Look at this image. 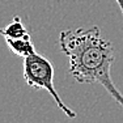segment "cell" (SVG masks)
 <instances>
[{
  "label": "cell",
  "instance_id": "obj_4",
  "mask_svg": "<svg viewBox=\"0 0 123 123\" xmlns=\"http://www.w3.org/2000/svg\"><path fill=\"white\" fill-rule=\"evenodd\" d=\"M0 34L4 38H21L28 36L29 33L25 25L22 24L21 18L18 16H14V18L4 29H0Z\"/></svg>",
  "mask_w": 123,
  "mask_h": 123
},
{
  "label": "cell",
  "instance_id": "obj_5",
  "mask_svg": "<svg viewBox=\"0 0 123 123\" xmlns=\"http://www.w3.org/2000/svg\"><path fill=\"white\" fill-rule=\"evenodd\" d=\"M117 3H118V5H119V8H121V12L123 14V0H115Z\"/></svg>",
  "mask_w": 123,
  "mask_h": 123
},
{
  "label": "cell",
  "instance_id": "obj_3",
  "mask_svg": "<svg viewBox=\"0 0 123 123\" xmlns=\"http://www.w3.org/2000/svg\"><path fill=\"white\" fill-rule=\"evenodd\" d=\"M5 42H7L9 50L17 56L26 58L36 52V49H34V45L31 43L29 34L21 38H5Z\"/></svg>",
  "mask_w": 123,
  "mask_h": 123
},
{
  "label": "cell",
  "instance_id": "obj_2",
  "mask_svg": "<svg viewBox=\"0 0 123 123\" xmlns=\"http://www.w3.org/2000/svg\"><path fill=\"white\" fill-rule=\"evenodd\" d=\"M24 79L28 85H30L34 89H43L49 92V94L52 97L55 101L56 106L66 114L68 118L74 119L76 118V111H74L71 107H68L60 98L59 93L56 92L54 85V67L51 62L47 58H45L41 54H34L29 55L24 58Z\"/></svg>",
  "mask_w": 123,
  "mask_h": 123
},
{
  "label": "cell",
  "instance_id": "obj_1",
  "mask_svg": "<svg viewBox=\"0 0 123 123\" xmlns=\"http://www.w3.org/2000/svg\"><path fill=\"white\" fill-rule=\"evenodd\" d=\"M59 46L68 58L69 74L80 84H98L123 107V94L111 79L113 43L102 37L97 25L67 29L59 34Z\"/></svg>",
  "mask_w": 123,
  "mask_h": 123
}]
</instances>
